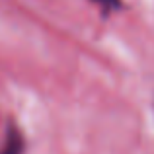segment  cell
<instances>
[{"label": "cell", "mask_w": 154, "mask_h": 154, "mask_svg": "<svg viewBox=\"0 0 154 154\" xmlns=\"http://www.w3.org/2000/svg\"><path fill=\"white\" fill-rule=\"evenodd\" d=\"M26 143H23V135L16 125H10L6 129V137H4V144L0 154H23Z\"/></svg>", "instance_id": "obj_1"}, {"label": "cell", "mask_w": 154, "mask_h": 154, "mask_svg": "<svg viewBox=\"0 0 154 154\" xmlns=\"http://www.w3.org/2000/svg\"><path fill=\"white\" fill-rule=\"evenodd\" d=\"M92 2H96L100 8L105 12V14H111V12H115V10H121V0H92Z\"/></svg>", "instance_id": "obj_2"}]
</instances>
